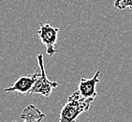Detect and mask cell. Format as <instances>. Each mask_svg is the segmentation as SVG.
Masks as SVG:
<instances>
[{"label": "cell", "mask_w": 132, "mask_h": 122, "mask_svg": "<svg viewBox=\"0 0 132 122\" xmlns=\"http://www.w3.org/2000/svg\"><path fill=\"white\" fill-rule=\"evenodd\" d=\"M93 99H85L78 91L73 92L68 98V102L62 107L59 116V122H74L82 113L90 109Z\"/></svg>", "instance_id": "6da1fadb"}, {"label": "cell", "mask_w": 132, "mask_h": 122, "mask_svg": "<svg viewBox=\"0 0 132 122\" xmlns=\"http://www.w3.org/2000/svg\"><path fill=\"white\" fill-rule=\"evenodd\" d=\"M38 67H39V73L38 75V78L36 80L33 87L31 89L30 94H40L44 97H50L52 94L53 88H56L58 87L57 82L50 81L46 74L45 68H44V61H43V55L38 54L37 56Z\"/></svg>", "instance_id": "7a4b0ae2"}, {"label": "cell", "mask_w": 132, "mask_h": 122, "mask_svg": "<svg viewBox=\"0 0 132 122\" xmlns=\"http://www.w3.org/2000/svg\"><path fill=\"white\" fill-rule=\"evenodd\" d=\"M39 29L38 30V36L41 41L42 44L46 47V53L49 56H53L56 53L54 45L57 42L58 33L60 29L57 27H53L50 24L39 23Z\"/></svg>", "instance_id": "3957f363"}, {"label": "cell", "mask_w": 132, "mask_h": 122, "mask_svg": "<svg viewBox=\"0 0 132 122\" xmlns=\"http://www.w3.org/2000/svg\"><path fill=\"white\" fill-rule=\"evenodd\" d=\"M99 75H100V71H97L92 78H81L77 91L79 92L81 97H84L85 99L93 100L97 97V93L96 91V86L99 83Z\"/></svg>", "instance_id": "277c9868"}, {"label": "cell", "mask_w": 132, "mask_h": 122, "mask_svg": "<svg viewBox=\"0 0 132 122\" xmlns=\"http://www.w3.org/2000/svg\"><path fill=\"white\" fill-rule=\"evenodd\" d=\"M39 73V71L36 69L35 72L32 76H22L19 79H17L15 83L8 87L4 89V92H20L22 94H27L30 93L31 89L35 84L36 80L38 78V75Z\"/></svg>", "instance_id": "5b68a950"}, {"label": "cell", "mask_w": 132, "mask_h": 122, "mask_svg": "<svg viewBox=\"0 0 132 122\" xmlns=\"http://www.w3.org/2000/svg\"><path fill=\"white\" fill-rule=\"evenodd\" d=\"M21 122H41L45 117V114L42 113L38 107L34 104H29L23 110L20 116ZM5 122H18V121H5Z\"/></svg>", "instance_id": "8992f818"}, {"label": "cell", "mask_w": 132, "mask_h": 122, "mask_svg": "<svg viewBox=\"0 0 132 122\" xmlns=\"http://www.w3.org/2000/svg\"><path fill=\"white\" fill-rule=\"evenodd\" d=\"M114 7L118 10H125L129 8L132 10V0H115Z\"/></svg>", "instance_id": "52a82bcc"}, {"label": "cell", "mask_w": 132, "mask_h": 122, "mask_svg": "<svg viewBox=\"0 0 132 122\" xmlns=\"http://www.w3.org/2000/svg\"><path fill=\"white\" fill-rule=\"evenodd\" d=\"M74 122H77V121H74Z\"/></svg>", "instance_id": "ba28073f"}]
</instances>
